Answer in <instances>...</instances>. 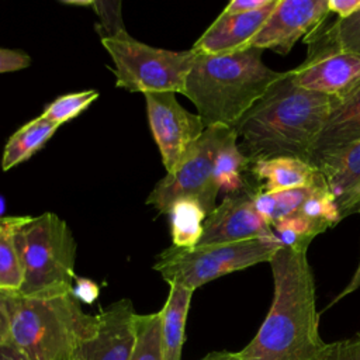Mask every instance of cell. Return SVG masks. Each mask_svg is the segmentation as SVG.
I'll return each mask as SVG.
<instances>
[{"mask_svg": "<svg viewBox=\"0 0 360 360\" xmlns=\"http://www.w3.org/2000/svg\"><path fill=\"white\" fill-rule=\"evenodd\" d=\"M3 212H4V200L0 197V218H1Z\"/></svg>", "mask_w": 360, "mask_h": 360, "instance_id": "41", "label": "cell"}, {"mask_svg": "<svg viewBox=\"0 0 360 360\" xmlns=\"http://www.w3.org/2000/svg\"><path fill=\"white\" fill-rule=\"evenodd\" d=\"M249 166V160L238 146V135L233 129L221 145L215 158L214 177L219 191L231 195L248 190L243 172Z\"/></svg>", "mask_w": 360, "mask_h": 360, "instance_id": "20", "label": "cell"}, {"mask_svg": "<svg viewBox=\"0 0 360 360\" xmlns=\"http://www.w3.org/2000/svg\"><path fill=\"white\" fill-rule=\"evenodd\" d=\"M65 4H70V6H82V7H91L93 6V0L91 1H77V0H72V1H63Z\"/></svg>", "mask_w": 360, "mask_h": 360, "instance_id": "40", "label": "cell"}, {"mask_svg": "<svg viewBox=\"0 0 360 360\" xmlns=\"http://www.w3.org/2000/svg\"><path fill=\"white\" fill-rule=\"evenodd\" d=\"M300 214L314 219L326 224L329 228L335 226L342 221L340 211L338 207V202L335 197L330 194V191L326 188V186L322 181H318L314 186L312 193L305 200L304 205L300 210Z\"/></svg>", "mask_w": 360, "mask_h": 360, "instance_id": "26", "label": "cell"}, {"mask_svg": "<svg viewBox=\"0 0 360 360\" xmlns=\"http://www.w3.org/2000/svg\"><path fill=\"white\" fill-rule=\"evenodd\" d=\"M98 93L96 90H84L79 93H69L55 98L46 105L42 115L55 125H62L69 120L77 117L83 110H86L96 98Z\"/></svg>", "mask_w": 360, "mask_h": 360, "instance_id": "27", "label": "cell"}, {"mask_svg": "<svg viewBox=\"0 0 360 360\" xmlns=\"http://www.w3.org/2000/svg\"><path fill=\"white\" fill-rule=\"evenodd\" d=\"M318 360H360V333L349 339L326 343Z\"/></svg>", "mask_w": 360, "mask_h": 360, "instance_id": "30", "label": "cell"}, {"mask_svg": "<svg viewBox=\"0 0 360 360\" xmlns=\"http://www.w3.org/2000/svg\"><path fill=\"white\" fill-rule=\"evenodd\" d=\"M250 239H264L280 243L271 225L257 214L253 205V191L245 190L238 194L226 195L205 218L202 235L197 246Z\"/></svg>", "mask_w": 360, "mask_h": 360, "instance_id": "12", "label": "cell"}, {"mask_svg": "<svg viewBox=\"0 0 360 360\" xmlns=\"http://www.w3.org/2000/svg\"><path fill=\"white\" fill-rule=\"evenodd\" d=\"M314 44L335 46L360 55V10L346 20H336L319 35H309Z\"/></svg>", "mask_w": 360, "mask_h": 360, "instance_id": "25", "label": "cell"}, {"mask_svg": "<svg viewBox=\"0 0 360 360\" xmlns=\"http://www.w3.org/2000/svg\"><path fill=\"white\" fill-rule=\"evenodd\" d=\"M329 13L338 14L339 20H346L360 10V0H328Z\"/></svg>", "mask_w": 360, "mask_h": 360, "instance_id": "35", "label": "cell"}, {"mask_svg": "<svg viewBox=\"0 0 360 360\" xmlns=\"http://www.w3.org/2000/svg\"><path fill=\"white\" fill-rule=\"evenodd\" d=\"M58 125L48 121L42 114L18 128L6 142L1 167L10 170L13 166L30 159L55 134Z\"/></svg>", "mask_w": 360, "mask_h": 360, "instance_id": "19", "label": "cell"}, {"mask_svg": "<svg viewBox=\"0 0 360 360\" xmlns=\"http://www.w3.org/2000/svg\"><path fill=\"white\" fill-rule=\"evenodd\" d=\"M253 205L257 211V214L271 225L273 222V215L276 210V202H274V195L262 190L253 191Z\"/></svg>", "mask_w": 360, "mask_h": 360, "instance_id": "32", "label": "cell"}, {"mask_svg": "<svg viewBox=\"0 0 360 360\" xmlns=\"http://www.w3.org/2000/svg\"><path fill=\"white\" fill-rule=\"evenodd\" d=\"M24 271L21 295H51L73 290L76 243L63 219L53 212L27 215L15 231Z\"/></svg>", "mask_w": 360, "mask_h": 360, "instance_id": "5", "label": "cell"}, {"mask_svg": "<svg viewBox=\"0 0 360 360\" xmlns=\"http://www.w3.org/2000/svg\"><path fill=\"white\" fill-rule=\"evenodd\" d=\"M328 228L329 226L326 224L314 221L300 212L277 219L271 224V229L278 242L285 248L309 245L316 235L325 232Z\"/></svg>", "mask_w": 360, "mask_h": 360, "instance_id": "24", "label": "cell"}, {"mask_svg": "<svg viewBox=\"0 0 360 360\" xmlns=\"http://www.w3.org/2000/svg\"><path fill=\"white\" fill-rule=\"evenodd\" d=\"M271 1L273 0H232L225 6L222 14H240L256 11L267 7Z\"/></svg>", "mask_w": 360, "mask_h": 360, "instance_id": "33", "label": "cell"}, {"mask_svg": "<svg viewBox=\"0 0 360 360\" xmlns=\"http://www.w3.org/2000/svg\"><path fill=\"white\" fill-rule=\"evenodd\" d=\"M321 181V180H319ZM315 186V184H314ZM314 186L311 187H300V188H291L274 193V202L276 210L273 215V222L294 214H298L301 207L304 205L305 200L309 197V194L314 190ZM271 222V224H273Z\"/></svg>", "mask_w": 360, "mask_h": 360, "instance_id": "29", "label": "cell"}, {"mask_svg": "<svg viewBox=\"0 0 360 360\" xmlns=\"http://www.w3.org/2000/svg\"><path fill=\"white\" fill-rule=\"evenodd\" d=\"M24 217L0 218V290L17 292L24 281V271L15 243V231Z\"/></svg>", "mask_w": 360, "mask_h": 360, "instance_id": "21", "label": "cell"}, {"mask_svg": "<svg viewBox=\"0 0 360 360\" xmlns=\"http://www.w3.org/2000/svg\"><path fill=\"white\" fill-rule=\"evenodd\" d=\"M194 290L170 285L169 297L160 312V333L165 360H181L186 322Z\"/></svg>", "mask_w": 360, "mask_h": 360, "instance_id": "18", "label": "cell"}, {"mask_svg": "<svg viewBox=\"0 0 360 360\" xmlns=\"http://www.w3.org/2000/svg\"><path fill=\"white\" fill-rule=\"evenodd\" d=\"M115 65V84L129 91L181 93L195 53L153 48L132 38L127 31L101 39Z\"/></svg>", "mask_w": 360, "mask_h": 360, "instance_id": "7", "label": "cell"}, {"mask_svg": "<svg viewBox=\"0 0 360 360\" xmlns=\"http://www.w3.org/2000/svg\"><path fill=\"white\" fill-rule=\"evenodd\" d=\"M129 360H165L160 312L139 315L135 319V342Z\"/></svg>", "mask_w": 360, "mask_h": 360, "instance_id": "23", "label": "cell"}, {"mask_svg": "<svg viewBox=\"0 0 360 360\" xmlns=\"http://www.w3.org/2000/svg\"><path fill=\"white\" fill-rule=\"evenodd\" d=\"M8 314H7V305H6V297L4 291L0 290V346L8 345Z\"/></svg>", "mask_w": 360, "mask_h": 360, "instance_id": "37", "label": "cell"}, {"mask_svg": "<svg viewBox=\"0 0 360 360\" xmlns=\"http://www.w3.org/2000/svg\"><path fill=\"white\" fill-rule=\"evenodd\" d=\"M233 128L214 125L204 129L201 136L188 148L177 167L153 187L146 202L159 212L167 214L179 200L197 201L207 217L217 207L219 188L214 177L217 153Z\"/></svg>", "mask_w": 360, "mask_h": 360, "instance_id": "8", "label": "cell"}, {"mask_svg": "<svg viewBox=\"0 0 360 360\" xmlns=\"http://www.w3.org/2000/svg\"><path fill=\"white\" fill-rule=\"evenodd\" d=\"M357 212H360V208H359V211ZM360 287V259H359V264H357V267H356V270H354V274L352 276V278L349 280V283L346 284V287L330 301V304L325 308V309H328V308H330V307H333L335 304H338L339 301H342L345 297H347L349 294H352V292H354L357 288Z\"/></svg>", "mask_w": 360, "mask_h": 360, "instance_id": "36", "label": "cell"}, {"mask_svg": "<svg viewBox=\"0 0 360 360\" xmlns=\"http://www.w3.org/2000/svg\"><path fill=\"white\" fill-rule=\"evenodd\" d=\"M328 14V0H277L248 48L287 55L301 38L315 32Z\"/></svg>", "mask_w": 360, "mask_h": 360, "instance_id": "11", "label": "cell"}, {"mask_svg": "<svg viewBox=\"0 0 360 360\" xmlns=\"http://www.w3.org/2000/svg\"><path fill=\"white\" fill-rule=\"evenodd\" d=\"M30 56L18 49L0 48V73L15 72L30 66Z\"/></svg>", "mask_w": 360, "mask_h": 360, "instance_id": "31", "label": "cell"}, {"mask_svg": "<svg viewBox=\"0 0 360 360\" xmlns=\"http://www.w3.org/2000/svg\"><path fill=\"white\" fill-rule=\"evenodd\" d=\"M0 360H31V359H28L20 350H17L8 345H1L0 346Z\"/></svg>", "mask_w": 360, "mask_h": 360, "instance_id": "38", "label": "cell"}, {"mask_svg": "<svg viewBox=\"0 0 360 360\" xmlns=\"http://www.w3.org/2000/svg\"><path fill=\"white\" fill-rule=\"evenodd\" d=\"M97 315L94 336L80 345L73 360H129L136 319L132 302L120 300Z\"/></svg>", "mask_w": 360, "mask_h": 360, "instance_id": "13", "label": "cell"}, {"mask_svg": "<svg viewBox=\"0 0 360 360\" xmlns=\"http://www.w3.org/2000/svg\"><path fill=\"white\" fill-rule=\"evenodd\" d=\"M263 51L246 48L225 55H197L186 79L183 96L197 108L204 127L233 128L236 122L281 79L270 69Z\"/></svg>", "mask_w": 360, "mask_h": 360, "instance_id": "3", "label": "cell"}, {"mask_svg": "<svg viewBox=\"0 0 360 360\" xmlns=\"http://www.w3.org/2000/svg\"><path fill=\"white\" fill-rule=\"evenodd\" d=\"M356 141H360V90L332 110L315 143L312 162Z\"/></svg>", "mask_w": 360, "mask_h": 360, "instance_id": "17", "label": "cell"}, {"mask_svg": "<svg viewBox=\"0 0 360 360\" xmlns=\"http://www.w3.org/2000/svg\"><path fill=\"white\" fill-rule=\"evenodd\" d=\"M280 248L269 262L273 301L253 339L233 360H318L326 343L319 335L316 287L307 250Z\"/></svg>", "mask_w": 360, "mask_h": 360, "instance_id": "1", "label": "cell"}, {"mask_svg": "<svg viewBox=\"0 0 360 360\" xmlns=\"http://www.w3.org/2000/svg\"><path fill=\"white\" fill-rule=\"evenodd\" d=\"M200 360H233L232 352H211Z\"/></svg>", "mask_w": 360, "mask_h": 360, "instance_id": "39", "label": "cell"}, {"mask_svg": "<svg viewBox=\"0 0 360 360\" xmlns=\"http://www.w3.org/2000/svg\"><path fill=\"white\" fill-rule=\"evenodd\" d=\"M173 246L181 249H194L202 235L204 221L207 218L202 207L194 200L176 201L169 212Z\"/></svg>", "mask_w": 360, "mask_h": 360, "instance_id": "22", "label": "cell"}, {"mask_svg": "<svg viewBox=\"0 0 360 360\" xmlns=\"http://www.w3.org/2000/svg\"><path fill=\"white\" fill-rule=\"evenodd\" d=\"M8 346L31 360H73L80 345L96 333L98 315L82 309L73 291L21 295L4 291Z\"/></svg>", "mask_w": 360, "mask_h": 360, "instance_id": "4", "label": "cell"}, {"mask_svg": "<svg viewBox=\"0 0 360 360\" xmlns=\"http://www.w3.org/2000/svg\"><path fill=\"white\" fill-rule=\"evenodd\" d=\"M256 180L263 181L262 191L274 194L284 190L311 187L321 180L315 165L297 158L263 159L249 166Z\"/></svg>", "mask_w": 360, "mask_h": 360, "instance_id": "16", "label": "cell"}, {"mask_svg": "<svg viewBox=\"0 0 360 360\" xmlns=\"http://www.w3.org/2000/svg\"><path fill=\"white\" fill-rule=\"evenodd\" d=\"M276 4L277 0H273L267 7L250 13H221L194 42L191 49L197 55H225L246 49L264 25Z\"/></svg>", "mask_w": 360, "mask_h": 360, "instance_id": "15", "label": "cell"}, {"mask_svg": "<svg viewBox=\"0 0 360 360\" xmlns=\"http://www.w3.org/2000/svg\"><path fill=\"white\" fill-rule=\"evenodd\" d=\"M76 284L73 285V294L76 295V298L79 301H84V302H91L97 298L98 295V287L94 281L89 280V278H82L77 277L75 278Z\"/></svg>", "mask_w": 360, "mask_h": 360, "instance_id": "34", "label": "cell"}, {"mask_svg": "<svg viewBox=\"0 0 360 360\" xmlns=\"http://www.w3.org/2000/svg\"><path fill=\"white\" fill-rule=\"evenodd\" d=\"M94 13L98 15L97 31L100 38H111L125 31L121 15V1H93Z\"/></svg>", "mask_w": 360, "mask_h": 360, "instance_id": "28", "label": "cell"}, {"mask_svg": "<svg viewBox=\"0 0 360 360\" xmlns=\"http://www.w3.org/2000/svg\"><path fill=\"white\" fill-rule=\"evenodd\" d=\"M287 73L295 86L343 103L360 90V55L335 46H311L307 60Z\"/></svg>", "mask_w": 360, "mask_h": 360, "instance_id": "9", "label": "cell"}, {"mask_svg": "<svg viewBox=\"0 0 360 360\" xmlns=\"http://www.w3.org/2000/svg\"><path fill=\"white\" fill-rule=\"evenodd\" d=\"M148 121L159 148L163 166L173 172L188 148L201 136L205 127L198 114L180 105L174 93H146Z\"/></svg>", "mask_w": 360, "mask_h": 360, "instance_id": "10", "label": "cell"}, {"mask_svg": "<svg viewBox=\"0 0 360 360\" xmlns=\"http://www.w3.org/2000/svg\"><path fill=\"white\" fill-rule=\"evenodd\" d=\"M335 197L342 219L360 208V141L323 153L312 162Z\"/></svg>", "mask_w": 360, "mask_h": 360, "instance_id": "14", "label": "cell"}, {"mask_svg": "<svg viewBox=\"0 0 360 360\" xmlns=\"http://www.w3.org/2000/svg\"><path fill=\"white\" fill-rule=\"evenodd\" d=\"M339 103L295 86L285 72L233 127L240 152L249 163L273 158H297L312 163L315 143Z\"/></svg>", "mask_w": 360, "mask_h": 360, "instance_id": "2", "label": "cell"}, {"mask_svg": "<svg viewBox=\"0 0 360 360\" xmlns=\"http://www.w3.org/2000/svg\"><path fill=\"white\" fill-rule=\"evenodd\" d=\"M280 248H283L280 243L264 239L195 246L194 249L170 246L156 257L153 269L169 285H183L195 291L225 274L269 263Z\"/></svg>", "mask_w": 360, "mask_h": 360, "instance_id": "6", "label": "cell"}]
</instances>
